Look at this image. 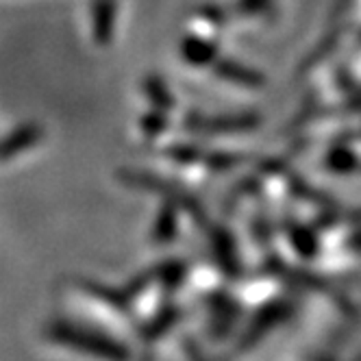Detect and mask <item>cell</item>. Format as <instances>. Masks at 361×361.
<instances>
[{
  "label": "cell",
  "instance_id": "obj_1",
  "mask_svg": "<svg viewBox=\"0 0 361 361\" xmlns=\"http://www.w3.org/2000/svg\"><path fill=\"white\" fill-rule=\"evenodd\" d=\"M50 338L55 342L63 344V346H70L74 350H81V353H87V355H96V357H114V359H120V357H126V348L120 346L118 342L109 340V338H102V335L94 333V331H85V329H79L76 324H70V322H57L50 329Z\"/></svg>",
  "mask_w": 361,
  "mask_h": 361
},
{
  "label": "cell",
  "instance_id": "obj_2",
  "mask_svg": "<svg viewBox=\"0 0 361 361\" xmlns=\"http://www.w3.org/2000/svg\"><path fill=\"white\" fill-rule=\"evenodd\" d=\"M257 116L252 114H240V116H220V118H196L192 120V116L185 120V124L192 128V131L198 133H235V131H248V128L257 126Z\"/></svg>",
  "mask_w": 361,
  "mask_h": 361
},
{
  "label": "cell",
  "instance_id": "obj_3",
  "mask_svg": "<svg viewBox=\"0 0 361 361\" xmlns=\"http://www.w3.org/2000/svg\"><path fill=\"white\" fill-rule=\"evenodd\" d=\"M288 314H290V305L286 300H272V302H268L262 309V312L252 318V322H250V326L246 331L244 342L252 344L255 340H259L268 329H272L276 322H281Z\"/></svg>",
  "mask_w": 361,
  "mask_h": 361
},
{
  "label": "cell",
  "instance_id": "obj_4",
  "mask_svg": "<svg viewBox=\"0 0 361 361\" xmlns=\"http://www.w3.org/2000/svg\"><path fill=\"white\" fill-rule=\"evenodd\" d=\"M114 24H116V0H94L92 29H94V39L100 46H107L111 42Z\"/></svg>",
  "mask_w": 361,
  "mask_h": 361
},
{
  "label": "cell",
  "instance_id": "obj_5",
  "mask_svg": "<svg viewBox=\"0 0 361 361\" xmlns=\"http://www.w3.org/2000/svg\"><path fill=\"white\" fill-rule=\"evenodd\" d=\"M214 72L224 81H231L242 87H262L264 85V76L259 72H255L250 68H244L231 59H216Z\"/></svg>",
  "mask_w": 361,
  "mask_h": 361
},
{
  "label": "cell",
  "instance_id": "obj_6",
  "mask_svg": "<svg viewBox=\"0 0 361 361\" xmlns=\"http://www.w3.org/2000/svg\"><path fill=\"white\" fill-rule=\"evenodd\" d=\"M39 140H42V128H39V124H22V126H18L16 131H11L5 137L3 159L9 161L11 157H16V154H20V152H24L27 148L35 146Z\"/></svg>",
  "mask_w": 361,
  "mask_h": 361
},
{
  "label": "cell",
  "instance_id": "obj_7",
  "mask_svg": "<svg viewBox=\"0 0 361 361\" xmlns=\"http://www.w3.org/2000/svg\"><path fill=\"white\" fill-rule=\"evenodd\" d=\"M180 55L183 59L196 68L202 66H214L216 63V42L209 39H202L196 35H188L180 44Z\"/></svg>",
  "mask_w": 361,
  "mask_h": 361
},
{
  "label": "cell",
  "instance_id": "obj_8",
  "mask_svg": "<svg viewBox=\"0 0 361 361\" xmlns=\"http://www.w3.org/2000/svg\"><path fill=\"white\" fill-rule=\"evenodd\" d=\"M180 207L172 200H166L164 207L159 209L157 214V220H154V226H152V242L154 244H170L176 235V228H178V222H176V212Z\"/></svg>",
  "mask_w": 361,
  "mask_h": 361
},
{
  "label": "cell",
  "instance_id": "obj_9",
  "mask_svg": "<svg viewBox=\"0 0 361 361\" xmlns=\"http://www.w3.org/2000/svg\"><path fill=\"white\" fill-rule=\"evenodd\" d=\"M144 92L148 94V98L152 100V105L157 109H172L174 107V98L172 94L168 92L166 83L159 79V76H148V79L144 81Z\"/></svg>",
  "mask_w": 361,
  "mask_h": 361
},
{
  "label": "cell",
  "instance_id": "obj_10",
  "mask_svg": "<svg viewBox=\"0 0 361 361\" xmlns=\"http://www.w3.org/2000/svg\"><path fill=\"white\" fill-rule=\"evenodd\" d=\"M326 166L329 170L333 172H353V168L357 166V157H355V152L346 146H338V148H333L329 154H326Z\"/></svg>",
  "mask_w": 361,
  "mask_h": 361
},
{
  "label": "cell",
  "instance_id": "obj_11",
  "mask_svg": "<svg viewBox=\"0 0 361 361\" xmlns=\"http://www.w3.org/2000/svg\"><path fill=\"white\" fill-rule=\"evenodd\" d=\"M290 238H292L294 248H296L300 255H305V257L316 255V238H314L312 233H309V231L296 226V228L292 231V233H290Z\"/></svg>",
  "mask_w": 361,
  "mask_h": 361
},
{
  "label": "cell",
  "instance_id": "obj_12",
  "mask_svg": "<svg viewBox=\"0 0 361 361\" xmlns=\"http://www.w3.org/2000/svg\"><path fill=\"white\" fill-rule=\"evenodd\" d=\"M166 126H168V120H166L164 109H154L142 118V128H144V133L150 137H157Z\"/></svg>",
  "mask_w": 361,
  "mask_h": 361
}]
</instances>
